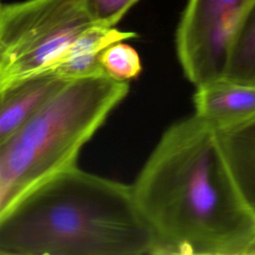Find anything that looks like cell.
<instances>
[{
	"mask_svg": "<svg viewBox=\"0 0 255 255\" xmlns=\"http://www.w3.org/2000/svg\"><path fill=\"white\" fill-rule=\"evenodd\" d=\"M192 102L196 117L223 129L255 116V85L220 78L195 87Z\"/></svg>",
	"mask_w": 255,
	"mask_h": 255,
	"instance_id": "6",
	"label": "cell"
},
{
	"mask_svg": "<svg viewBox=\"0 0 255 255\" xmlns=\"http://www.w3.org/2000/svg\"><path fill=\"white\" fill-rule=\"evenodd\" d=\"M128 90V82L105 73L69 80L0 144V214L33 187L75 166L81 148Z\"/></svg>",
	"mask_w": 255,
	"mask_h": 255,
	"instance_id": "3",
	"label": "cell"
},
{
	"mask_svg": "<svg viewBox=\"0 0 255 255\" xmlns=\"http://www.w3.org/2000/svg\"><path fill=\"white\" fill-rule=\"evenodd\" d=\"M254 0H187L175 32L185 78L195 87L224 78L236 29Z\"/></svg>",
	"mask_w": 255,
	"mask_h": 255,
	"instance_id": "5",
	"label": "cell"
},
{
	"mask_svg": "<svg viewBox=\"0 0 255 255\" xmlns=\"http://www.w3.org/2000/svg\"><path fill=\"white\" fill-rule=\"evenodd\" d=\"M136 37L134 32L96 24L73 43L53 72L68 80L104 73L99 61L101 53L111 44Z\"/></svg>",
	"mask_w": 255,
	"mask_h": 255,
	"instance_id": "8",
	"label": "cell"
},
{
	"mask_svg": "<svg viewBox=\"0 0 255 255\" xmlns=\"http://www.w3.org/2000/svg\"><path fill=\"white\" fill-rule=\"evenodd\" d=\"M156 249L132 186L76 165L0 214V255H140Z\"/></svg>",
	"mask_w": 255,
	"mask_h": 255,
	"instance_id": "2",
	"label": "cell"
},
{
	"mask_svg": "<svg viewBox=\"0 0 255 255\" xmlns=\"http://www.w3.org/2000/svg\"><path fill=\"white\" fill-rule=\"evenodd\" d=\"M138 0H87L96 24L115 27Z\"/></svg>",
	"mask_w": 255,
	"mask_h": 255,
	"instance_id": "12",
	"label": "cell"
},
{
	"mask_svg": "<svg viewBox=\"0 0 255 255\" xmlns=\"http://www.w3.org/2000/svg\"><path fill=\"white\" fill-rule=\"evenodd\" d=\"M69 80L50 71L0 89V144L11 137Z\"/></svg>",
	"mask_w": 255,
	"mask_h": 255,
	"instance_id": "7",
	"label": "cell"
},
{
	"mask_svg": "<svg viewBox=\"0 0 255 255\" xmlns=\"http://www.w3.org/2000/svg\"><path fill=\"white\" fill-rule=\"evenodd\" d=\"M224 78L255 85V0L236 29Z\"/></svg>",
	"mask_w": 255,
	"mask_h": 255,
	"instance_id": "10",
	"label": "cell"
},
{
	"mask_svg": "<svg viewBox=\"0 0 255 255\" xmlns=\"http://www.w3.org/2000/svg\"><path fill=\"white\" fill-rule=\"evenodd\" d=\"M96 25L87 0H23L0 6V89L54 71Z\"/></svg>",
	"mask_w": 255,
	"mask_h": 255,
	"instance_id": "4",
	"label": "cell"
},
{
	"mask_svg": "<svg viewBox=\"0 0 255 255\" xmlns=\"http://www.w3.org/2000/svg\"><path fill=\"white\" fill-rule=\"evenodd\" d=\"M219 131L233 172L255 207V116Z\"/></svg>",
	"mask_w": 255,
	"mask_h": 255,
	"instance_id": "9",
	"label": "cell"
},
{
	"mask_svg": "<svg viewBox=\"0 0 255 255\" xmlns=\"http://www.w3.org/2000/svg\"><path fill=\"white\" fill-rule=\"evenodd\" d=\"M0 6H1V3H0Z\"/></svg>",
	"mask_w": 255,
	"mask_h": 255,
	"instance_id": "13",
	"label": "cell"
},
{
	"mask_svg": "<svg viewBox=\"0 0 255 255\" xmlns=\"http://www.w3.org/2000/svg\"><path fill=\"white\" fill-rule=\"evenodd\" d=\"M99 61L105 74L123 82L136 78L142 69L138 53L125 41L108 46L101 53Z\"/></svg>",
	"mask_w": 255,
	"mask_h": 255,
	"instance_id": "11",
	"label": "cell"
},
{
	"mask_svg": "<svg viewBox=\"0 0 255 255\" xmlns=\"http://www.w3.org/2000/svg\"><path fill=\"white\" fill-rule=\"evenodd\" d=\"M131 186L155 254L255 255V207L219 129L194 114L165 129Z\"/></svg>",
	"mask_w": 255,
	"mask_h": 255,
	"instance_id": "1",
	"label": "cell"
}]
</instances>
